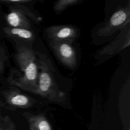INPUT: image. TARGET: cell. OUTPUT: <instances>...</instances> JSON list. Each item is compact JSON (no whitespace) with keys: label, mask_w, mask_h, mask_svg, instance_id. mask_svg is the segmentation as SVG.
Wrapping results in <instances>:
<instances>
[{"label":"cell","mask_w":130,"mask_h":130,"mask_svg":"<svg viewBox=\"0 0 130 130\" xmlns=\"http://www.w3.org/2000/svg\"><path fill=\"white\" fill-rule=\"evenodd\" d=\"M14 58L22 74L12 70L8 82L11 86L35 94L38 87L39 73L36 51L32 48L20 45L17 47Z\"/></svg>","instance_id":"6da1fadb"},{"label":"cell","mask_w":130,"mask_h":130,"mask_svg":"<svg viewBox=\"0 0 130 130\" xmlns=\"http://www.w3.org/2000/svg\"><path fill=\"white\" fill-rule=\"evenodd\" d=\"M39 69L38 87L35 94L60 106L65 105L66 95L57 85L50 60L42 53L36 52Z\"/></svg>","instance_id":"7a4b0ae2"},{"label":"cell","mask_w":130,"mask_h":130,"mask_svg":"<svg viewBox=\"0 0 130 130\" xmlns=\"http://www.w3.org/2000/svg\"><path fill=\"white\" fill-rule=\"evenodd\" d=\"M130 22V4L119 7L111 15L109 19L101 24L96 31L95 35L99 38L111 37L120 30Z\"/></svg>","instance_id":"3957f363"},{"label":"cell","mask_w":130,"mask_h":130,"mask_svg":"<svg viewBox=\"0 0 130 130\" xmlns=\"http://www.w3.org/2000/svg\"><path fill=\"white\" fill-rule=\"evenodd\" d=\"M130 44L129 24L120 30L118 36L109 44L99 50L94 55V58L100 63L104 61L123 49L129 47Z\"/></svg>","instance_id":"277c9868"},{"label":"cell","mask_w":130,"mask_h":130,"mask_svg":"<svg viewBox=\"0 0 130 130\" xmlns=\"http://www.w3.org/2000/svg\"><path fill=\"white\" fill-rule=\"evenodd\" d=\"M44 33L49 42H66L71 43L78 38L80 31L72 25H54L44 28Z\"/></svg>","instance_id":"5b68a950"},{"label":"cell","mask_w":130,"mask_h":130,"mask_svg":"<svg viewBox=\"0 0 130 130\" xmlns=\"http://www.w3.org/2000/svg\"><path fill=\"white\" fill-rule=\"evenodd\" d=\"M48 45L63 65L71 70L76 68L77 56L73 43L66 42H49Z\"/></svg>","instance_id":"8992f818"},{"label":"cell","mask_w":130,"mask_h":130,"mask_svg":"<svg viewBox=\"0 0 130 130\" xmlns=\"http://www.w3.org/2000/svg\"><path fill=\"white\" fill-rule=\"evenodd\" d=\"M2 93L5 99V104L11 109L29 108L37 102L34 98L14 88L5 90Z\"/></svg>","instance_id":"52a82bcc"},{"label":"cell","mask_w":130,"mask_h":130,"mask_svg":"<svg viewBox=\"0 0 130 130\" xmlns=\"http://www.w3.org/2000/svg\"><path fill=\"white\" fill-rule=\"evenodd\" d=\"M10 11L5 16L8 26L32 29L30 19L17 5H11Z\"/></svg>","instance_id":"ba28073f"},{"label":"cell","mask_w":130,"mask_h":130,"mask_svg":"<svg viewBox=\"0 0 130 130\" xmlns=\"http://www.w3.org/2000/svg\"><path fill=\"white\" fill-rule=\"evenodd\" d=\"M3 31L7 37L24 42L25 46L32 48L31 45L36 39L35 32L32 29L6 26L3 28Z\"/></svg>","instance_id":"9c48e42d"},{"label":"cell","mask_w":130,"mask_h":130,"mask_svg":"<svg viewBox=\"0 0 130 130\" xmlns=\"http://www.w3.org/2000/svg\"><path fill=\"white\" fill-rule=\"evenodd\" d=\"M22 115L27 121L28 130H52L50 122L43 114H35L25 112Z\"/></svg>","instance_id":"30bf717a"},{"label":"cell","mask_w":130,"mask_h":130,"mask_svg":"<svg viewBox=\"0 0 130 130\" xmlns=\"http://www.w3.org/2000/svg\"><path fill=\"white\" fill-rule=\"evenodd\" d=\"M30 0H1V2L10 4L11 5H17L25 13L26 15L31 20L36 22H40L42 20V18L40 16L37 15L33 11L28 8L25 4L30 2Z\"/></svg>","instance_id":"8fae6325"},{"label":"cell","mask_w":130,"mask_h":130,"mask_svg":"<svg viewBox=\"0 0 130 130\" xmlns=\"http://www.w3.org/2000/svg\"><path fill=\"white\" fill-rule=\"evenodd\" d=\"M83 0H59L53 4V10L55 14L59 15L67 8L81 3Z\"/></svg>","instance_id":"7c38bea8"},{"label":"cell","mask_w":130,"mask_h":130,"mask_svg":"<svg viewBox=\"0 0 130 130\" xmlns=\"http://www.w3.org/2000/svg\"><path fill=\"white\" fill-rule=\"evenodd\" d=\"M8 60V56L5 50L0 45V74H2L5 70V64Z\"/></svg>","instance_id":"4fadbf2b"},{"label":"cell","mask_w":130,"mask_h":130,"mask_svg":"<svg viewBox=\"0 0 130 130\" xmlns=\"http://www.w3.org/2000/svg\"><path fill=\"white\" fill-rule=\"evenodd\" d=\"M5 120L7 124V126L4 127V128L0 126V130H16L14 123L9 117L6 116L5 118Z\"/></svg>","instance_id":"5bb4252c"}]
</instances>
